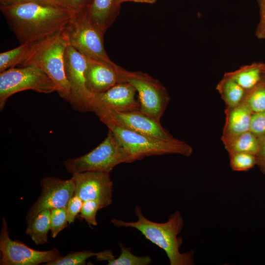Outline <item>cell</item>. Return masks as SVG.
Wrapping results in <instances>:
<instances>
[{"mask_svg":"<svg viewBox=\"0 0 265 265\" xmlns=\"http://www.w3.org/2000/svg\"><path fill=\"white\" fill-rule=\"evenodd\" d=\"M21 44L33 43L61 31L78 11L35 0L0 6Z\"/></svg>","mask_w":265,"mask_h":265,"instance_id":"6da1fadb","label":"cell"},{"mask_svg":"<svg viewBox=\"0 0 265 265\" xmlns=\"http://www.w3.org/2000/svg\"><path fill=\"white\" fill-rule=\"evenodd\" d=\"M134 213L137 217L136 221L113 218L111 222L118 228H132L139 231L147 239L164 251L170 265L194 264L193 251L184 253L180 251L183 238L178 236L183 228L184 220L179 211L170 215L168 220L164 223L155 222L147 219L140 206L135 207Z\"/></svg>","mask_w":265,"mask_h":265,"instance_id":"7a4b0ae2","label":"cell"},{"mask_svg":"<svg viewBox=\"0 0 265 265\" xmlns=\"http://www.w3.org/2000/svg\"><path fill=\"white\" fill-rule=\"evenodd\" d=\"M67 45L62 31L30 43L22 67L34 65L43 70L55 83L60 96L68 102L70 87L65 71L64 54Z\"/></svg>","mask_w":265,"mask_h":265,"instance_id":"3957f363","label":"cell"},{"mask_svg":"<svg viewBox=\"0 0 265 265\" xmlns=\"http://www.w3.org/2000/svg\"><path fill=\"white\" fill-rule=\"evenodd\" d=\"M99 118L112 132L134 161L146 157L165 154L189 157L193 153L192 148L182 140L176 138L163 140L136 132L122 126L108 115H102Z\"/></svg>","mask_w":265,"mask_h":265,"instance_id":"277c9868","label":"cell"},{"mask_svg":"<svg viewBox=\"0 0 265 265\" xmlns=\"http://www.w3.org/2000/svg\"><path fill=\"white\" fill-rule=\"evenodd\" d=\"M62 32L67 43L82 54L119 67L107 55L104 44L105 33L92 20L87 7L78 11Z\"/></svg>","mask_w":265,"mask_h":265,"instance_id":"5b68a950","label":"cell"},{"mask_svg":"<svg viewBox=\"0 0 265 265\" xmlns=\"http://www.w3.org/2000/svg\"><path fill=\"white\" fill-rule=\"evenodd\" d=\"M133 161L129 151L108 129L106 137L98 146L82 156L66 160L64 165L72 175L86 171L109 174L117 165Z\"/></svg>","mask_w":265,"mask_h":265,"instance_id":"8992f818","label":"cell"},{"mask_svg":"<svg viewBox=\"0 0 265 265\" xmlns=\"http://www.w3.org/2000/svg\"><path fill=\"white\" fill-rule=\"evenodd\" d=\"M26 90L49 94L58 91L54 81L40 68L28 65L12 68L0 73V109L12 95Z\"/></svg>","mask_w":265,"mask_h":265,"instance_id":"52a82bcc","label":"cell"},{"mask_svg":"<svg viewBox=\"0 0 265 265\" xmlns=\"http://www.w3.org/2000/svg\"><path fill=\"white\" fill-rule=\"evenodd\" d=\"M125 81L135 88L138 96L139 110L160 122L170 101L166 88L159 80L141 71L127 70Z\"/></svg>","mask_w":265,"mask_h":265,"instance_id":"ba28073f","label":"cell"},{"mask_svg":"<svg viewBox=\"0 0 265 265\" xmlns=\"http://www.w3.org/2000/svg\"><path fill=\"white\" fill-rule=\"evenodd\" d=\"M87 57L67 43L64 54V66L70 87L69 102L74 109L90 111L92 96L86 86Z\"/></svg>","mask_w":265,"mask_h":265,"instance_id":"9c48e42d","label":"cell"},{"mask_svg":"<svg viewBox=\"0 0 265 265\" xmlns=\"http://www.w3.org/2000/svg\"><path fill=\"white\" fill-rule=\"evenodd\" d=\"M0 265H38L47 263L60 257L56 248L47 251L33 249L9 237L5 217H2L0 233Z\"/></svg>","mask_w":265,"mask_h":265,"instance_id":"30bf717a","label":"cell"},{"mask_svg":"<svg viewBox=\"0 0 265 265\" xmlns=\"http://www.w3.org/2000/svg\"><path fill=\"white\" fill-rule=\"evenodd\" d=\"M41 194L27 212L26 223L40 212L54 208H67L69 201L74 195L75 185L73 180H63L52 176H46L40 181Z\"/></svg>","mask_w":265,"mask_h":265,"instance_id":"8fae6325","label":"cell"},{"mask_svg":"<svg viewBox=\"0 0 265 265\" xmlns=\"http://www.w3.org/2000/svg\"><path fill=\"white\" fill-rule=\"evenodd\" d=\"M136 90L130 83H117L106 91L93 94L90 102V111L98 116L110 112H126L139 109Z\"/></svg>","mask_w":265,"mask_h":265,"instance_id":"7c38bea8","label":"cell"},{"mask_svg":"<svg viewBox=\"0 0 265 265\" xmlns=\"http://www.w3.org/2000/svg\"><path fill=\"white\" fill-rule=\"evenodd\" d=\"M71 178L75 185L74 195L78 196L83 201H96L101 209L112 203L113 183L109 174L86 171L73 174Z\"/></svg>","mask_w":265,"mask_h":265,"instance_id":"4fadbf2b","label":"cell"},{"mask_svg":"<svg viewBox=\"0 0 265 265\" xmlns=\"http://www.w3.org/2000/svg\"><path fill=\"white\" fill-rule=\"evenodd\" d=\"M108 115L127 129L137 133L166 140L175 139L164 128L160 122L141 112L139 109L126 112L110 111Z\"/></svg>","mask_w":265,"mask_h":265,"instance_id":"5bb4252c","label":"cell"},{"mask_svg":"<svg viewBox=\"0 0 265 265\" xmlns=\"http://www.w3.org/2000/svg\"><path fill=\"white\" fill-rule=\"evenodd\" d=\"M87 57V56H86ZM86 86L92 94L103 93L115 84L125 81L127 70L87 57Z\"/></svg>","mask_w":265,"mask_h":265,"instance_id":"9a60e30c","label":"cell"},{"mask_svg":"<svg viewBox=\"0 0 265 265\" xmlns=\"http://www.w3.org/2000/svg\"><path fill=\"white\" fill-rule=\"evenodd\" d=\"M253 112L247 103L234 107H226L225 122L221 138H225L249 131Z\"/></svg>","mask_w":265,"mask_h":265,"instance_id":"2e32d148","label":"cell"},{"mask_svg":"<svg viewBox=\"0 0 265 265\" xmlns=\"http://www.w3.org/2000/svg\"><path fill=\"white\" fill-rule=\"evenodd\" d=\"M121 0H92L87 7L92 20L105 32L117 17Z\"/></svg>","mask_w":265,"mask_h":265,"instance_id":"e0dca14e","label":"cell"},{"mask_svg":"<svg viewBox=\"0 0 265 265\" xmlns=\"http://www.w3.org/2000/svg\"><path fill=\"white\" fill-rule=\"evenodd\" d=\"M265 71V64L258 62L242 66L224 75L233 80L246 91H249L261 82Z\"/></svg>","mask_w":265,"mask_h":265,"instance_id":"ac0fdd59","label":"cell"},{"mask_svg":"<svg viewBox=\"0 0 265 265\" xmlns=\"http://www.w3.org/2000/svg\"><path fill=\"white\" fill-rule=\"evenodd\" d=\"M221 140L229 155L237 153H247L256 156L259 148L258 137L250 131L221 138Z\"/></svg>","mask_w":265,"mask_h":265,"instance_id":"d6986e66","label":"cell"},{"mask_svg":"<svg viewBox=\"0 0 265 265\" xmlns=\"http://www.w3.org/2000/svg\"><path fill=\"white\" fill-rule=\"evenodd\" d=\"M26 224L25 233L36 244H44L48 242V234L51 229L50 210L40 212Z\"/></svg>","mask_w":265,"mask_h":265,"instance_id":"ffe728a7","label":"cell"},{"mask_svg":"<svg viewBox=\"0 0 265 265\" xmlns=\"http://www.w3.org/2000/svg\"><path fill=\"white\" fill-rule=\"evenodd\" d=\"M216 89L224 101L226 107H234L242 103L247 91L232 79L224 75Z\"/></svg>","mask_w":265,"mask_h":265,"instance_id":"44dd1931","label":"cell"},{"mask_svg":"<svg viewBox=\"0 0 265 265\" xmlns=\"http://www.w3.org/2000/svg\"><path fill=\"white\" fill-rule=\"evenodd\" d=\"M30 43L21 44L17 48L0 53V73L20 65L30 48Z\"/></svg>","mask_w":265,"mask_h":265,"instance_id":"7402d4cb","label":"cell"},{"mask_svg":"<svg viewBox=\"0 0 265 265\" xmlns=\"http://www.w3.org/2000/svg\"><path fill=\"white\" fill-rule=\"evenodd\" d=\"M119 245L121 253L117 258L109 261L108 265H148L151 263L152 259L149 256H138L132 254L131 248L125 246L122 243Z\"/></svg>","mask_w":265,"mask_h":265,"instance_id":"603a6c76","label":"cell"},{"mask_svg":"<svg viewBox=\"0 0 265 265\" xmlns=\"http://www.w3.org/2000/svg\"><path fill=\"white\" fill-rule=\"evenodd\" d=\"M253 113L265 111V85L262 82L247 91L244 100Z\"/></svg>","mask_w":265,"mask_h":265,"instance_id":"cb8c5ba5","label":"cell"},{"mask_svg":"<svg viewBox=\"0 0 265 265\" xmlns=\"http://www.w3.org/2000/svg\"><path fill=\"white\" fill-rule=\"evenodd\" d=\"M98 252L94 253L91 251L84 250L71 252L65 256H61L54 261L48 262L46 265H82L86 264L89 258L98 256Z\"/></svg>","mask_w":265,"mask_h":265,"instance_id":"d4e9b609","label":"cell"},{"mask_svg":"<svg viewBox=\"0 0 265 265\" xmlns=\"http://www.w3.org/2000/svg\"><path fill=\"white\" fill-rule=\"evenodd\" d=\"M231 169L236 171H246L256 164L255 155L247 153H237L229 155Z\"/></svg>","mask_w":265,"mask_h":265,"instance_id":"484cf974","label":"cell"},{"mask_svg":"<svg viewBox=\"0 0 265 265\" xmlns=\"http://www.w3.org/2000/svg\"><path fill=\"white\" fill-rule=\"evenodd\" d=\"M67 209L66 208L51 210V232L53 238L68 226Z\"/></svg>","mask_w":265,"mask_h":265,"instance_id":"4316f807","label":"cell"},{"mask_svg":"<svg viewBox=\"0 0 265 265\" xmlns=\"http://www.w3.org/2000/svg\"><path fill=\"white\" fill-rule=\"evenodd\" d=\"M102 209L99 203L95 200L83 201L80 216L84 219L89 225L97 226L98 222L96 215L99 210Z\"/></svg>","mask_w":265,"mask_h":265,"instance_id":"83f0119b","label":"cell"},{"mask_svg":"<svg viewBox=\"0 0 265 265\" xmlns=\"http://www.w3.org/2000/svg\"><path fill=\"white\" fill-rule=\"evenodd\" d=\"M249 131L257 137L265 134V111L252 113Z\"/></svg>","mask_w":265,"mask_h":265,"instance_id":"f1b7e54d","label":"cell"},{"mask_svg":"<svg viewBox=\"0 0 265 265\" xmlns=\"http://www.w3.org/2000/svg\"><path fill=\"white\" fill-rule=\"evenodd\" d=\"M83 201L77 195H74L70 199L67 207V220L69 224L73 223L76 216L80 212Z\"/></svg>","mask_w":265,"mask_h":265,"instance_id":"f546056e","label":"cell"},{"mask_svg":"<svg viewBox=\"0 0 265 265\" xmlns=\"http://www.w3.org/2000/svg\"><path fill=\"white\" fill-rule=\"evenodd\" d=\"M259 8L260 20L255 34L259 39H265V0H257Z\"/></svg>","mask_w":265,"mask_h":265,"instance_id":"4dcf8cb0","label":"cell"},{"mask_svg":"<svg viewBox=\"0 0 265 265\" xmlns=\"http://www.w3.org/2000/svg\"><path fill=\"white\" fill-rule=\"evenodd\" d=\"M259 148L255 156L256 164L258 165L263 171L265 172V134L258 137Z\"/></svg>","mask_w":265,"mask_h":265,"instance_id":"1f68e13d","label":"cell"},{"mask_svg":"<svg viewBox=\"0 0 265 265\" xmlns=\"http://www.w3.org/2000/svg\"><path fill=\"white\" fill-rule=\"evenodd\" d=\"M92 0H65V6L76 11L88 7Z\"/></svg>","mask_w":265,"mask_h":265,"instance_id":"d6a6232c","label":"cell"},{"mask_svg":"<svg viewBox=\"0 0 265 265\" xmlns=\"http://www.w3.org/2000/svg\"><path fill=\"white\" fill-rule=\"evenodd\" d=\"M114 258V256L112 254V252L110 250H107L104 251L98 252V255L96 257L98 261H106L108 262Z\"/></svg>","mask_w":265,"mask_h":265,"instance_id":"836d02e7","label":"cell"},{"mask_svg":"<svg viewBox=\"0 0 265 265\" xmlns=\"http://www.w3.org/2000/svg\"><path fill=\"white\" fill-rule=\"evenodd\" d=\"M28 0H0V6H7Z\"/></svg>","mask_w":265,"mask_h":265,"instance_id":"e575fe53","label":"cell"},{"mask_svg":"<svg viewBox=\"0 0 265 265\" xmlns=\"http://www.w3.org/2000/svg\"><path fill=\"white\" fill-rule=\"evenodd\" d=\"M55 5L65 6V0H35Z\"/></svg>","mask_w":265,"mask_h":265,"instance_id":"d590c367","label":"cell"},{"mask_svg":"<svg viewBox=\"0 0 265 265\" xmlns=\"http://www.w3.org/2000/svg\"><path fill=\"white\" fill-rule=\"evenodd\" d=\"M157 0H135V2L145 3L149 4H153Z\"/></svg>","mask_w":265,"mask_h":265,"instance_id":"8d00e7d4","label":"cell"},{"mask_svg":"<svg viewBox=\"0 0 265 265\" xmlns=\"http://www.w3.org/2000/svg\"><path fill=\"white\" fill-rule=\"evenodd\" d=\"M261 82H263L265 85V71H264L263 73Z\"/></svg>","mask_w":265,"mask_h":265,"instance_id":"74e56055","label":"cell"},{"mask_svg":"<svg viewBox=\"0 0 265 265\" xmlns=\"http://www.w3.org/2000/svg\"><path fill=\"white\" fill-rule=\"evenodd\" d=\"M135 0H121L122 3L124 2H127V1H132L135 2Z\"/></svg>","mask_w":265,"mask_h":265,"instance_id":"f35d334b","label":"cell"}]
</instances>
